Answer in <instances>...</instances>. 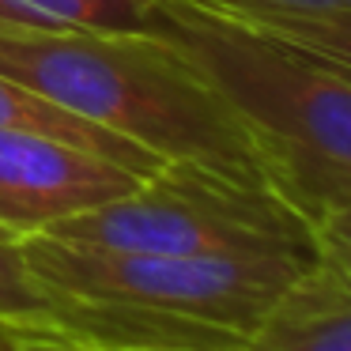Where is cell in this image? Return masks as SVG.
<instances>
[{"mask_svg": "<svg viewBox=\"0 0 351 351\" xmlns=\"http://www.w3.org/2000/svg\"><path fill=\"white\" fill-rule=\"evenodd\" d=\"M0 72L162 162L272 185L234 106L159 31H0Z\"/></svg>", "mask_w": 351, "mask_h": 351, "instance_id": "1", "label": "cell"}, {"mask_svg": "<svg viewBox=\"0 0 351 351\" xmlns=\"http://www.w3.org/2000/svg\"><path fill=\"white\" fill-rule=\"evenodd\" d=\"M155 4V31L234 106L272 189L310 223L351 208V64L238 27L189 0Z\"/></svg>", "mask_w": 351, "mask_h": 351, "instance_id": "2", "label": "cell"}, {"mask_svg": "<svg viewBox=\"0 0 351 351\" xmlns=\"http://www.w3.org/2000/svg\"><path fill=\"white\" fill-rule=\"evenodd\" d=\"M46 291L162 317L242 343L310 253H125L49 234L19 242Z\"/></svg>", "mask_w": 351, "mask_h": 351, "instance_id": "3", "label": "cell"}, {"mask_svg": "<svg viewBox=\"0 0 351 351\" xmlns=\"http://www.w3.org/2000/svg\"><path fill=\"white\" fill-rule=\"evenodd\" d=\"M125 253H310L313 223L272 185L170 159L132 193L46 230Z\"/></svg>", "mask_w": 351, "mask_h": 351, "instance_id": "4", "label": "cell"}, {"mask_svg": "<svg viewBox=\"0 0 351 351\" xmlns=\"http://www.w3.org/2000/svg\"><path fill=\"white\" fill-rule=\"evenodd\" d=\"M140 174L76 144L0 129V234L23 242L49 227L132 193Z\"/></svg>", "mask_w": 351, "mask_h": 351, "instance_id": "5", "label": "cell"}, {"mask_svg": "<svg viewBox=\"0 0 351 351\" xmlns=\"http://www.w3.org/2000/svg\"><path fill=\"white\" fill-rule=\"evenodd\" d=\"M245 351H351V276L313 245L253 325Z\"/></svg>", "mask_w": 351, "mask_h": 351, "instance_id": "6", "label": "cell"}, {"mask_svg": "<svg viewBox=\"0 0 351 351\" xmlns=\"http://www.w3.org/2000/svg\"><path fill=\"white\" fill-rule=\"evenodd\" d=\"M0 129H23V132H42V136L64 140V144L95 152V155H102V159L117 162V167L132 170L140 178L155 174L162 167V159L152 155L147 147L132 144V140L117 136V132H106L95 121H84L72 110L49 102L46 95L31 91L27 84L4 76V72H0Z\"/></svg>", "mask_w": 351, "mask_h": 351, "instance_id": "7", "label": "cell"}, {"mask_svg": "<svg viewBox=\"0 0 351 351\" xmlns=\"http://www.w3.org/2000/svg\"><path fill=\"white\" fill-rule=\"evenodd\" d=\"M189 4H200L268 38L351 64V8H253V4H230V0H189Z\"/></svg>", "mask_w": 351, "mask_h": 351, "instance_id": "8", "label": "cell"}, {"mask_svg": "<svg viewBox=\"0 0 351 351\" xmlns=\"http://www.w3.org/2000/svg\"><path fill=\"white\" fill-rule=\"evenodd\" d=\"M155 0H0V31H155Z\"/></svg>", "mask_w": 351, "mask_h": 351, "instance_id": "9", "label": "cell"}, {"mask_svg": "<svg viewBox=\"0 0 351 351\" xmlns=\"http://www.w3.org/2000/svg\"><path fill=\"white\" fill-rule=\"evenodd\" d=\"M313 245L321 253H328L351 276V208H336V212L321 215L313 223Z\"/></svg>", "mask_w": 351, "mask_h": 351, "instance_id": "10", "label": "cell"}, {"mask_svg": "<svg viewBox=\"0 0 351 351\" xmlns=\"http://www.w3.org/2000/svg\"><path fill=\"white\" fill-rule=\"evenodd\" d=\"M253 8H351V0H230Z\"/></svg>", "mask_w": 351, "mask_h": 351, "instance_id": "11", "label": "cell"}, {"mask_svg": "<svg viewBox=\"0 0 351 351\" xmlns=\"http://www.w3.org/2000/svg\"><path fill=\"white\" fill-rule=\"evenodd\" d=\"M0 340H23V343H38V340H27V336L12 332L8 325H0ZM42 348H53V343H42ZM57 351H80V348H57Z\"/></svg>", "mask_w": 351, "mask_h": 351, "instance_id": "12", "label": "cell"}]
</instances>
